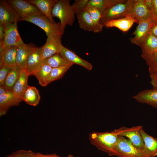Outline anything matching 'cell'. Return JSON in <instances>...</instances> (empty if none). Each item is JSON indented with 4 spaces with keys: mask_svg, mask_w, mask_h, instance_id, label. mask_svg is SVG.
Returning a JSON list of instances; mask_svg holds the SVG:
<instances>
[{
    "mask_svg": "<svg viewBox=\"0 0 157 157\" xmlns=\"http://www.w3.org/2000/svg\"><path fill=\"white\" fill-rule=\"evenodd\" d=\"M89 0H75L71 5L74 13L76 14L84 10L88 5Z\"/></svg>",
    "mask_w": 157,
    "mask_h": 157,
    "instance_id": "d6a6232c",
    "label": "cell"
},
{
    "mask_svg": "<svg viewBox=\"0 0 157 157\" xmlns=\"http://www.w3.org/2000/svg\"><path fill=\"white\" fill-rule=\"evenodd\" d=\"M35 157H62L57 155L56 154H42L37 153H35ZM66 157H74L71 154L69 155Z\"/></svg>",
    "mask_w": 157,
    "mask_h": 157,
    "instance_id": "8d00e7d4",
    "label": "cell"
},
{
    "mask_svg": "<svg viewBox=\"0 0 157 157\" xmlns=\"http://www.w3.org/2000/svg\"><path fill=\"white\" fill-rule=\"evenodd\" d=\"M43 64L48 65L52 68L71 64L66 61L59 54H54L44 59Z\"/></svg>",
    "mask_w": 157,
    "mask_h": 157,
    "instance_id": "1f68e13d",
    "label": "cell"
},
{
    "mask_svg": "<svg viewBox=\"0 0 157 157\" xmlns=\"http://www.w3.org/2000/svg\"><path fill=\"white\" fill-rule=\"evenodd\" d=\"M142 129V126L130 128L122 127L112 131L118 135L127 138L137 149L149 157L141 133Z\"/></svg>",
    "mask_w": 157,
    "mask_h": 157,
    "instance_id": "277c9868",
    "label": "cell"
},
{
    "mask_svg": "<svg viewBox=\"0 0 157 157\" xmlns=\"http://www.w3.org/2000/svg\"><path fill=\"white\" fill-rule=\"evenodd\" d=\"M150 19L154 22H157V0H152V6L150 11Z\"/></svg>",
    "mask_w": 157,
    "mask_h": 157,
    "instance_id": "d590c367",
    "label": "cell"
},
{
    "mask_svg": "<svg viewBox=\"0 0 157 157\" xmlns=\"http://www.w3.org/2000/svg\"><path fill=\"white\" fill-rule=\"evenodd\" d=\"M89 12L94 27V32L97 33L103 30V25L100 22L101 13L95 7L88 5L85 8Z\"/></svg>",
    "mask_w": 157,
    "mask_h": 157,
    "instance_id": "484cf974",
    "label": "cell"
},
{
    "mask_svg": "<svg viewBox=\"0 0 157 157\" xmlns=\"http://www.w3.org/2000/svg\"><path fill=\"white\" fill-rule=\"evenodd\" d=\"M149 67V76L157 78V51L146 54H141Z\"/></svg>",
    "mask_w": 157,
    "mask_h": 157,
    "instance_id": "4316f807",
    "label": "cell"
},
{
    "mask_svg": "<svg viewBox=\"0 0 157 157\" xmlns=\"http://www.w3.org/2000/svg\"><path fill=\"white\" fill-rule=\"evenodd\" d=\"M149 33L157 37V22H154L151 27Z\"/></svg>",
    "mask_w": 157,
    "mask_h": 157,
    "instance_id": "74e56055",
    "label": "cell"
},
{
    "mask_svg": "<svg viewBox=\"0 0 157 157\" xmlns=\"http://www.w3.org/2000/svg\"><path fill=\"white\" fill-rule=\"evenodd\" d=\"M144 144L149 157L157 156V138L149 135L142 129L141 131Z\"/></svg>",
    "mask_w": 157,
    "mask_h": 157,
    "instance_id": "603a6c76",
    "label": "cell"
},
{
    "mask_svg": "<svg viewBox=\"0 0 157 157\" xmlns=\"http://www.w3.org/2000/svg\"><path fill=\"white\" fill-rule=\"evenodd\" d=\"M79 27L83 30L94 32V27L88 11L85 8L76 14Z\"/></svg>",
    "mask_w": 157,
    "mask_h": 157,
    "instance_id": "7402d4cb",
    "label": "cell"
},
{
    "mask_svg": "<svg viewBox=\"0 0 157 157\" xmlns=\"http://www.w3.org/2000/svg\"><path fill=\"white\" fill-rule=\"evenodd\" d=\"M21 21L28 22L37 26L44 30L47 37L56 35H62L63 34L61 30L60 22L58 23L52 22L42 14L31 15Z\"/></svg>",
    "mask_w": 157,
    "mask_h": 157,
    "instance_id": "5b68a950",
    "label": "cell"
},
{
    "mask_svg": "<svg viewBox=\"0 0 157 157\" xmlns=\"http://www.w3.org/2000/svg\"><path fill=\"white\" fill-rule=\"evenodd\" d=\"M59 54L70 64H75L82 66L89 71L91 70L93 66L88 61L78 56L73 51L63 46Z\"/></svg>",
    "mask_w": 157,
    "mask_h": 157,
    "instance_id": "5bb4252c",
    "label": "cell"
},
{
    "mask_svg": "<svg viewBox=\"0 0 157 157\" xmlns=\"http://www.w3.org/2000/svg\"><path fill=\"white\" fill-rule=\"evenodd\" d=\"M35 153L32 151L20 150L3 157H35Z\"/></svg>",
    "mask_w": 157,
    "mask_h": 157,
    "instance_id": "836d02e7",
    "label": "cell"
},
{
    "mask_svg": "<svg viewBox=\"0 0 157 157\" xmlns=\"http://www.w3.org/2000/svg\"><path fill=\"white\" fill-rule=\"evenodd\" d=\"M35 6L42 13L45 15L52 22L55 23L52 15V11L58 0H27Z\"/></svg>",
    "mask_w": 157,
    "mask_h": 157,
    "instance_id": "ac0fdd59",
    "label": "cell"
},
{
    "mask_svg": "<svg viewBox=\"0 0 157 157\" xmlns=\"http://www.w3.org/2000/svg\"><path fill=\"white\" fill-rule=\"evenodd\" d=\"M33 46L24 43L17 47L16 64L21 69H26L28 58Z\"/></svg>",
    "mask_w": 157,
    "mask_h": 157,
    "instance_id": "d6986e66",
    "label": "cell"
},
{
    "mask_svg": "<svg viewBox=\"0 0 157 157\" xmlns=\"http://www.w3.org/2000/svg\"><path fill=\"white\" fill-rule=\"evenodd\" d=\"M7 1L19 16V21L31 15L42 14L35 6L27 0H8Z\"/></svg>",
    "mask_w": 157,
    "mask_h": 157,
    "instance_id": "ba28073f",
    "label": "cell"
},
{
    "mask_svg": "<svg viewBox=\"0 0 157 157\" xmlns=\"http://www.w3.org/2000/svg\"><path fill=\"white\" fill-rule=\"evenodd\" d=\"M134 23H137V20L128 15L125 17L108 21L103 25L106 28L116 27L124 32L128 31Z\"/></svg>",
    "mask_w": 157,
    "mask_h": 157,
    "instance_id": "e0dca14e",
    "label": "cell"
},
{
    "mask_svg": "<svg viewBox=\"0 0 157 157\" xmlns=\"http://www.w3.org/2000/svg\"><path fill=\"white\" fill-rule=\"evenodd\" d=\"M29 75L26 69L21 70L19 77L12 90L15 95L19 98L22 99L24 93L29 86L28 84V79Z\"/></svg>",
    "mask_w": 157,
    "mask_h": 157,
    "instance_id": "44dd1931",
    "label": "cell"
},
{
    "mask_svg": "<svg viewBox=\"0 0 157 157\" xmlns=\"http://www.w3.org/2000/svg\"><path fill=\"white\" fill-rule=\"evenodd\" d=\"M40 98L39 92L36 88L29 86L24 93L22 99L27 104L36 106L39 104Z\"/></svg>",
    "mask_w": 157,
    "mask_h": 157,
    "instance_id": "d4e9b609",
    "label": "cell"
},
{
    "mask_svg": "<svg viewBox=\"0 0 157 157\" xmlns=\"http://www.w3.org/2000/svg\"><path fill=\"white\" fill-rule=\"evenodd\" d=\"M139 46L142 50V54H146L156 51L157 37L149 33Z\"/></svg>",
    "mask_w": 157,
    "mask_h": 157,
    "instance_id": "cb8c5ba5",
    "label": "cell"
},
{
    "mask_svg": "<svg viewBox=\"0 0 157 157\" xmlns=\"http://www.w3.org/2000/svg\"><path fill=\"white\" fill-rule=\"evenodd\" d=\"M154 23L150 18L139 22L135 30L132 33L134 36L130 39L131 43L139 46L148 35L149 30Z\"/></svg>",
    "mask_w": 157,
    "mask_h": 157,
    "instance_id": "7c38bea8",
    "label": "cell"
},
{
    "mask_svg": "<svg viewBox=\"0 0 157 157\" xmlns=\"http://www.w3.org/2000/svg\"><path fill=\"white\" fill-rule=\"evenodd\" d=\"M20 17L7 1H0V24L4 25L19 21Z\"/></svg>",
    "mask_w": 157,
    "mask_h": 157,
    "instance_id": "8fae6325",
    "label": "cell"
},
{
    "mask_svg": "<svg viewBox=\"0 0 157 157\" xmlns=\"http://www.w3.org/2000/svg\"><path fill=\"white\" fill-rule=\"evenodd\" d=\"M22 101L16 97L12 90L0 95V116L5 115L10 107L19 105Z\"/></svg>",
    "mask_w": 157,
    "mask_h": 157,
    "instance_id": "9a60e30c",
    "label": "cell"
},
{
    "mask_svg": "<svg viewBox=\"0 0 157 157\" xmlns=\"http://www.w3.org/2000/svg\"><path fill=\"white\" fill-rule=\"evenodd\" d=\"M70 2L69 0H58L52 11V17L58 18L60 20L61 30L63 34L66 26H72L74 22L75 14Z\"/></svg>",
    "mask_w": 157,
    "mask_h": 157,
    "instance_id": "7a4b0ae2",
    "label": "cell"
},
{
    "mask_svg": "<svg viewBox=\"0 0 157 157\" xmlns=\"http://www.w3.org/2000/svg\"><path fill=\"white\" fill-rule=\"evenodd\" d=\"M150 78V83L153 88H157V78L153 76H149Z\"/></svg>",
    "mask_w": 157,
    "mask_h": 157,
    "instance_id": "f35d334b",
    "label": "cell"
},
{
    "mask_svg": "<svg viewBox=\"0 0 157 157\" xmlns=\"http://www.w3.org/2000/svg\"><path fill=\"white\" fill-rule=\"evenodd\" d=\"M18 21L4 25V37L3 40L0 41V52L6 48L13 46L18 47L24 43L18 32Z\"/></svg>",
    "mask_w": 157,
    "mask_h": 157,
    "instance_id": "52a82bcc",
    "label": "cell"
},
{
    "mask_svg": "<svg viewBox=\"0 0 157 157\" xmlns=\"http://www.w3.org/2000/svg\"><path fill=\"white\" fill-rule=\"evenodd\" d=\"M129 16L135 19L138 24L150 18V13L146 6L145 0H134Z\"/></svg>",
    "mask_w": 157,
    "mask_h": 157,
    "instance_id": "4fadbf2b",
    "label": "cell"
},
{
    "mask_svg": "<svg viewBox=\"0 0 157 157\" xmlns=\"http://www.w3.org/2000/svg\"><path fill=\"white\" fill-rule=\"evenodd\" d=\"M0 67V86H3L8 74L13 67L5 65Z\"/></svg>",
    "mask_w": 157,
    "mask_h": 157,
    "instance_id": "e575fe53",
    "label": "cell"
},
{
    "mask_svg": "<svg viewBox=\"0 0 157 157\" xmlns=\"http://www.w3.org/2000/svg\"><path fill=\"white\" fill-rule=\"evenodd\" d=\"M17 47L6 48L0 53V67L5 65L14 67L16 66V58Z\"/></svg>",
    "mask_w": 157,
    "mask_h": 157,
    "instance_id": "ffe728a7",
    "label": "cell"
},
{
    "mask_svg": "<svg viewBox=\"0 0 157 157\" xmlns=\"http://www.w3.org/2000/svg\"><path fill=\"white\" fill-rule=\"evenodd\" d=\"M132 98L137 101L147 104L157 108V88L142 90L133 96Z\"/></svg>",
    "mask_w": 157,
    "mask_h": 157,
    "instance_id": "2e32d148",
    "label": "cell"
},
{
    "mask_svg": "<svg viewBox=\"0 0 157 157\" xmlns=\"http://www.w3.org/2000/svg\"><path fill=\"white\" fill-rule=\"evenodd\" d=\"M145 1L146 7L150 12L152 6V0H145Z\"/></svg>",
    "mask_w": 157,
    "mask_h": 157,
    "instance_id": "60d3db41",
    "label": "cell"
},
{
    "mask_svg": "<svg viewBox=\"0 0 157 157\" xmlns=\"http://www.w3.org/2000/svg\"><path fill=\"white\" fill-rule=\"evenodd\" d=\"M124 0H89L88 5L94 6L102 13Z\"/></svg>",
    "mask_w": 157,
    "mask_h": 157,
    "instance_id": "f546056e",
    "label": "cell"
},
{
    "mask_svg": "<svg viewBox=\"0 0 157 157\" xmlns=\"http://www.w3.org/2000/svg\"><path fill=\"white\" fill-rule=\"evenodd\" d=\"M52 69L49 65L43 64L33 74L41 86L45 87L47 85V81Z\"/></svg>",
    "mask_w": 157,
    "mask_h": 157,
    "instance_id": "83f0119b",
    "label": "cell"
},
{
    "mask_svg": "<svg viewBox=\"0 0 157 157\" xmlns=\"http://www.w3.org/2000/svg\"><path fill=\"white\" fill-rule=\"evenodd\" d=\"M73 64H70L60 67L52 68L47 82V84L62 78Z\"/></svg>",
    "mask_w": 157,
    "mask_h": 157,
    "instance_id": "4dcf8cb0",
    "label": "cell"
},
{
    "mask_svg": "<svg viewBox=\"0 0 157 157\" xmlns=\"http://www.w3.org/2000/svg\"><path fill=\"white\" fill-rule=\"evenodd\" d=\"M42 47L33 46L29 55L26 69L30 75L33 74L43 64Z\"/></svg>",
    "mask_w": 157,
    "mask_h": 157,
    "instance_id": "30bf717a",
    "label": "cell"
},
{
    "mask_svg": "<svg viewBox=\"0 0 157 157\" xmlns=\"http://www.w3.org/2000/svg\"><path fill=\"white\" fill-rule=\"evenodd\" d=\"M118 135L110 132H93L90 135L91 143L98 149L108 154L115 156L114 149L117 141Z\"/></svg>",
    "mask_w": 157,
    "mask_h": 157,
    "instance_id": "6da1fadb",
    "label": "cell"
},
{
    "mask_svg": "<svg viewBox=\"0 0 157 157\" xmlns=\"http://www.w3.org/2000/svg\"><path fill=\"white\" fill-rule=\"evenodd\" d=\"M9 90H7L3 86H0V95H1L6 93Z\"/></svg>",
    "mask_w": 157,
    "mask_h": 157,
    "instance_id": "b9f144b4",
    "label": "cell"
},
{
    "mask_svg": "<svg viewBox=\"0 0 157 157\" xmlns=\"http://www.w3.org/2000/svg\"><path fill=\"white\" fill-rule=\"evenodd\" d=\"M21 70L16 65L10 70L6 78L3 85L7 90L12 91L13 87L19 77Z\"/></svg>",
    "mask_w": 157,
    "mask_h": 157,
    "instance_id": "f1b7e54d",
    "label": "cell"
},
{
    "mask_svg": "<svg viewBox=\"0 0 157 157\" xmlns=\"http://www.w3.org/2000/svg\"><path fill=\"white\" fill-rule=\"evenodd\" d=\"M5 28L3 24H0V40H3L4 37Z\"/></svg>",
    "mask_w": 157,
    "mask_h": 157,
    "instance_id": "ab89813d",
    "label": "cell"
},
{
    "mask_svg": "<svg viewBox=\"0 0 157 157\" xmlns=\"http://www.w3.org/2000/svg\"><path fill=\"white\" fill-rule=\"evenodd\" d=\"M134 2V0H124L105 10L101 13V24L129 15Z\"/></svg>",
    "mask_w": 157,
    "mask_h": 157,
    "instance_id": "3957f363",
    "label": "cell"
},
{
    "mask_svg": "<svg viewBox=\"0 0 157 157\" xmlns=\"http://www.w3.org/2000/svg\"><path fill=\"white\" fill-rule=\"evenodd\" d=\"M62 35H56L47 37L42 47L43 60L56 54H59L63 46L61 41Z\"/></svg>",
    "mask_w": 157,
    "mask_h": 157,
    "instance_id": "9c48e42d",
    "label": "cell"
},
{
    "mask_svg": "<svg viewBox=\"0 0 157 157\" xmlns=\"http://www.w3.org/2000/svg\"><path fill=\"white\" fill-rule=\"evenodd\" d=\"M114 150L115 156L118 157H147L128 139L120 135H118Z\"/></svg>",
    "mask_w": 157,
    "mask_h": 157,
    "instance_id": "8992f818",
    "label": "cell"
}]
</instances>
